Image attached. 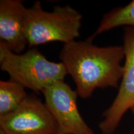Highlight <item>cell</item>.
<instances>
[{
  "mask_svg": "<svg viewBox=\"0 0 134 134\" xmlns=\"http://www.w3.org/2000/svg\"><path fill=\"white\" fill-rule=\"evenodd\" d=\"M59 58L76 85L78 96L90 98L96 89L119 87L124 46L99 47L88 38L63 45Z\"/></svg>",
  "mask_w": 134,
  "mask_h": 134,
  "instance_id": "6da1fadb",
  "label": "cell"
},
{
  "mask_svg": "<svg viewBox=\"0 0 134 134\" xmlns=\"http://www.w3.org/2000/svg\"><path fill=\"white\" fill-rule=\"evenodd\" d=\"M83 16L70 5L56 6L45 11L36 1L26 9V33L28 44L32 48L50 42L68 43L80 36Z\"/></svg>",
  "mask_w": 134,
  "mask_h": 134,
  "instance_id": "7a4b0ae2",
  "label": "cell"
},
{
  "mask_svg": "<svg viewBox=\"0 0 134 134\" xmlns=\"http://www.w3.org/2000/svg\"><path fill=\"white\" fill-rule=\"evenodd\" d=\"M0 68L10 80L29 89L36 94L52 84L64 81L67 74L64 65L47 59L37 48L16 53L0 43Z\"/></svg>",
  "mask_w": 134,
  "mask_h": 134,
  "instance_id": "3957f363",
  "label": "cell"
},
{
  "mask_svg": "<svg viewBox=\"0 0 134 134\" xmlns=\"http://www.w3.org/2000/svg\"><path fill=\"white\" fill-rule=\"evenodd\" d=\"M0 130L6 134H60L53 117L35 94H28L14 111L0 117Z\"/></svg>",
  "mask_w": 134,
  "mask_h": 134,
  "instance_id": "277c9868",
  "label": "cell"
},
{
  "mask_svg": "<svg viewBox=\"0 0 134 134\" xmlns=\"http://www.w3.org/2000/svg\"><path fill=\"white\" fill-rule=\"evenodd\" d=\"M45 104L57 124L60 134H94L80 114L78 94L68 84L60 81L42 92Z\"/></svg>",
  "mask_w": 134,
  "mask_h": 134,
  "instance_id": "5b68a950",
  "label": "cell"
},
{
  "mask_svg": "<svg viewBox=\"0 0 134 134\" xmlns=\"http://www.w3.org/2000/svg\"><path fill=\"white\" fill-rule=\"evenodd\" d=\"M125 63L119 91L112 104L104 112L99 124L103 134H113L128 110L134 105V28L127 27L123 37Z\"/></svg>",
  "mask_w": 134,
  "mask_h": 134,
  "instance_id": "8992f818",
  "label": "cell"
},
{
  "mask_svg": "<svg viewBox=\"0 0 134 134\" xmlns=\"http://www.w3.org/2000/svg\"><path fill=\"white\" fill-rule=\"evenodd\" d=\"M26 9L21 0L0 1V43L18 54L29 46L25 27Z\"/></svg>",
  "mask_w": 134,
  "mask_h": 134,
  "instance_id": "52a82bcc",
  "label": "cell"
},
{
  "mask_svg": "<svg viewBox=\"0 0 134 134\" xmlns=\"http://www.w3.org/2000/svg\"><path fill=\"white\" fill-rule=\"evenodd\" d=\"M124 26L134 28V0L126 6L115 8L104 14L96 31L88 39L93 41L98 35Z\"/></svg>",
  "mask_w": 134,
  "mask_h": 134,
  "instance_id": "ba28073f",
  "label": "cell"
},
{
  "mask_svg": "<svg viewBox=\"0 0 134 134\" xmlns=\"http://www.w3.org/2000/svg\"><path fill=\"white\" fill-rule=\"evenodd\" d=\"M24 87L13 80L0 81V117L17 109L28 96Z\"/></svg>",
  "mask_w": 134,
  "mask_h": 134,
  "instance_id": "9c48e42d",
  "label": "cell"
},
{
  "mask_svg": "<svg viewBox=\"0 0 134 134\" xmlns=\"http://www.w3.org/2000/svg\"><path fill=\"white\" fill-rule=\"evenodd\" d=\"M130 110H131L132 114H133V116H134V105H133V107H132V108L131 109H130Z\"/></svg>",
  "mask_w": 134,
  "mask_h": 134,
  "instance_id": "30bf717a",
  "label": "cell"
}]
</instances>
